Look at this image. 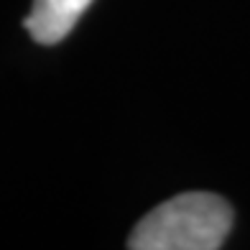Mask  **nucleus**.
Returning a JSON list of instances; mask_svg holds the SVG:
<instances>
[{
    "label": "nucleus",
    "instance_id": "f257e3e1",
    "mask_svg": "<svg viewBox=\"0 0 250 250\" xmlns=\"http://www.w3.org/2000/svg\"><path fill=\"white\" fill-rule=\"evenodd\" d=\"M232 230V207L220 194L184 191L158 204L128 237L133 250H217Z\"/></svg>",
    "mask_w": 250,
    "mask_h": 250
},
{
    "label": "nucleus",
    "instance_id": "f03ea898",
    "mask_svg": "<svg viewBox=\"0 0 250 250\" xmlns=\"http://www.w3.org/2000/svg\"><path fill=\"white\" fill-rule=\"evenodd\" d=\"M92 0H33L23 26L36 43H59L69 36Z\"/></svg>",
    "mask_w": 250,
    "mask_h": 250
}]
</instances>
